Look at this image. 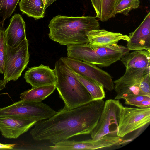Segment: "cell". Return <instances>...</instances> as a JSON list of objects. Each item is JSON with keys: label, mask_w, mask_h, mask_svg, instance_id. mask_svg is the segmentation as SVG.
<instances>
[{"label": "cell", "mask_w": 150, "mask_h": 150, "mask_svg": "<svg viewBox=\"0 0 150 150\" xmlns=\"http://www.w3.org/2000/svg\"><path fill=\"white\" fill-rule=\"evenodd\" d=\"M104 103L102 99L71 110L64 107L51 118L37 122L30 134L35 140H47L53 144L89 134L97 124Z\"/></svg>", "instance_id": "cell-1"}, {"label": "cell", "mask_w": 150, "mask_h": 150, "mask_svg": "<svg viewBox=\"0 0 150 150\" xmlns=\"http://www.w3.org/2000/svg\"><path fill=\"white\" fill-rule=\"evenodd\" d=\"M48 27L50 39L67 46L88 43L86 33L100 29V24L94 17L59 15L50 21Z\"/></svg>", "instance_id": "cell-2"}, {"label": "cell", "mask_w": 150, "mask_h": 150, "mask_svg": "<svg viewBox=\"0 0 150 150\" xmlns=\"http://www.w3.org/2000/svg\"><path fill=\"white\" fill-rule=\"evenodd\" d=\"M56 88L63 100L64 108L71 110L92 101L91 96L75 73L60 58L55 62Z\"/></svg>", "instance_id": "cell-3"}, {"label": "cell", "mask_w": 150, "mask_h": 150, "mask_svg": "<svg viewBox=\"0 0 150 150\" xmlns=\"http://www.w3.org/2000/svg\"><path fill=\"white\" fill-rule=\"evenodd\" d=\"M67 57L100 67L110 66L120 60L129 49L118 44L109 46H92L88 43L67 46Z\"/></svg>", "instance_id": "cell-4"}, {"label": "cell", "mask_w": 150, "mask_h": 150, "mask_svg": "<svg viewBox=\"0 0 150 150\" xmlns=\"http://www.w3.org/2000/svg\"><path fill=\"white\" fill-rule=\"evenodd\" d=\"M150 67L126 69L124 74L114 81L116 93L114 99H125L137 95L150 97Z\"/></svg>", "instance_id": "cell-5"}, {"label": "cell", "mask_w": 150, "mask_h": 150, "mask_svg": "<svg viewBox=\"0 0 150 150\" xmlns=\"http://www.w3.org/2000/svg\"><path fill=\"white\" fill-rule=\"evenodd\" d=\"M57 112L42 101L21 100L8 106L0 108V117H16L37 122L49 119Z\"/></svg>", "instance_id": "cell-6"}, {"label": "cell", "mask_w": 150, "mask_h": 150, "mask_svg": "<svg viewBox=\"0 0 150 150\" xmlns=\"http://www.w3.org/2000/svg\"><path fill=\"white\" fill-rule=\"evenodd\" d=\"M28 46L26 38L14 47L5 43L3 80L6 83L17 80L26 67L30 57Z\"/></svg>", "instance_id": "cell-7"}, {"label": "cell", "mask_w": 150, "mask_h": 150, "mask_svg": "<svg viewBox=\"0 0 150 150\" xmlns=\"http://www.w3.org/2000/svg\"><path fill=\"white\" fill-rule=\"evenodd\" d=\"M123 107L118 100L105 101L97 124L90 133L92 139L97 140L105 136H117L120 115Z\"/></svg>", "instance_id": "cell-8"}, {"label": "cell", "mask_w": 150, "mask_h": 150, "mask_svg": "<svg viewBox=\"0 0 150 150\" xmlns=\"http://www.w3.org/2000/svg\"><path fill=\"white\" fill-rule=\"evenodd\" d=\"M150 122V108L123 107L120 115L117 136L122 138L143 128Z\"/></svg>", "instance_id": "cell-9"}, {"label": "cell", "mask_w": 150, "mask_h": 150, "mask_svg": "<svg viewBox=\"0 0 150 150\" xmlns=\"http://www.w3.org/2000/svg\"><path fill=\"white\" fill-rule=\"evenodd\" d=\"M60 58L75 73L97 82L107 90L111 91L114 89L110 75L96 65L68 57Z\"/></svg>", "instance_id": "cell-10"}, {"label": "cell", "mask_w": 150, "mask_h": 150, "mask_svg": "<svg viewBox=\"0 0 150 150\" xmlns=\"http://www.w3.org/2000/svg\"><path fill=\"white\" fill-rule=\"evenodd\" d=\"M36 122L16 117H0V131L5 138L17 139L27 132Z\"/></svg>", "instance_id": "cell-11"}, {"label": "cell", "mask_w": 150, "mask_h": 150, "mask_svg": "<svg viewBox=\"0 0 150 150\" xmlns=\"http://www.w3.org/2000/svg\"><path fill=\"white\" fill-rule=\"evenodd\" d=\"M24 78L32 88L55 86L57 81L54 69L43 64L28 68L25 72Z\"/></svg>", "instance_id": "cell-12"}, {"label": "cell", "mask_w": 150, "mask_h": 150, "mask_svg": "<svg viewBox=\"0 0 150 150\" xmlns=\"http://www.w3.org/2000/svg\"><path fill=\"white\" fill-rule=\"evenodd\" d=\"M127 47L129 50H150V12L139 26L128 36Z\"/></svg>", "instance_id": "cell-13"}, {"label": "cell", "mask_w": 150, "mask_h": 150, "mask_svg": "<svg viewBox=\"0 0 150 150\" xmlns=\"http://www.w3.org/2000/svg\"><path fill=\"white\" fill-rule=\"evenodd\" d=\"M88 43L92 46H109L118 44L120 40L128 41V36L104 29L92 30L87 32Z\"/></svg>", "instance_id": "cell-14"}, {"label": "cell", "mask_w": 150, "mask_h": 150, "mask_svg": "<svg viewBox=\"0 0 150 150\" xmlns=\"http://www.w3.org/2000/svg\"><path fill=\"white\" fill-rule=\"evenodd\" d=\"M6 44L12 47L18 46L26 38L25 24L21 16L15 14L10 20L9 24L4 31Z\"/></svg>", "instance_id": "cell-15"}, {"label": "cell", "mask_w": 150, "mask_h": 150, "mask_svg": "<svg viewBox=\"0 0 150 150\" xmlns=\"http://www.w3.org/2000/svg\"><path fill=\"white\" fill-rule=\"evenodd\" d=\"M126 69H141L150 66V50H134L120 60Z\"/></svg>", "instance_id": "cell-16"}, {"label": "cell", "mask_w": 150, "mask_h": 150, "mask_svg": "<svg viewBox=\"0 0 150 150\" xmlns=\"http://www.w3.org/2000/svg\"><path fill=\"white\" fill-rule=\"evenodd\" d=\"M21 11L35 20L43 18L45 10L42 0H21L19 3Z\"/></svg>", "instance_id": "cell-17"}, {"label": "cell", "mask_w": 150, "mask_h": 150, "mask_svg": "<svg viewBox=\"0 0 150 150\" xmlns=\"http://www.w3.org/2000/svg\"><path fill=\"white\" fill-rule=\"evenodd\" d=\"M56 88L55 86L49 85L32 88L21 93L20 98L34 102H41L51 94Z\"/></svg>", "instance_id": "cell-18"}, {"label": "cell", "mask_w": 150, "mask_h": 150, "mask_svg": "<svg viewBox=\"0 0 150 150\" xmlns=\"http://www.w3.org/2000/svg\"><path fill=\"white\" fill-rule=\"evenodd\" d=\"M75 74L89 93L92 100H102L105 97L104 88L101 85L91 79Z\"/></svg>", "instance_id": "cell-19"}, {"label": "cell", "mask_w": 150, "mask_h": 150, "mask_svg": "<svg viewBox=\"0 0 150 150\" xmlns=\"http://www.w3.org/2000/svg\"><path fill=\"white\" fill-rule=\"evenodd\" d=\"M19 0H0V29L4 30L6 19L15 11Z\"/></svg>", "instance_id": "cell-20"}, {"label": "cell", "mask_w": 150, "mask_h": 150, "mask_svg": "<svg viewBox=\"0 0 150 150\" xmlns=\"http://www.w3.org/2000/svg\"><path fill=\"white\" fill-rule=\"evenodd\" d=\"M140 3L139 0H117L114 8V15L121 13L127 16L130 11L139 7Z\"/></svg>", "instance_id": "cell-21"}, {"label": "cell", "mask_w": 150, "mask_h": 150, "mask_svg": "<svg viewBox=\"0 0 150 150\" xmlns=\"http://www.w3.org/2000/svg\"><path fill=\"white\" fill-rule=\"evenodd\" d=\"M116 0H101V12L99 18L101 21H106L109 19L115 16L114 8Z\"/></svg>", "instance_id": "cell-22"}, {"label": "cell", "mask_w": 150, "mask_h": 150, "mask_svg": "<svg viewBox=\"0 0 150 150\" xmlns=\"http://www.w3.org/2000/svg\"><path fill=\"white\" fill-rule=\"evenodd\" d=\"M5 43L4 30L0 29V74L4 73Z\"/></svg>", "instance_id": "cell-23"}, {"label": "cell", "mask_w": 150, "mask_h": 150, "mask_svg": "<svg viewBox=\"0 0 150 150\" xmlns=\"http://www.w3.org/2000/svg\"><path fill=\"white\" fill-rule=\"evenodd\" d=\"M150 100V97L144 95H137L125 99V103L127 105H132L144 100Z\"/></svg>", "instance_id": "cell-24"}, {"label": "cell", "mask_w": 150, "mask_h": 150, "mask_svg": "<svg viewBox=\"0 0 150 150\" xmlns=\"http://www.w3.org/2000/svg\"><path fill=\"white\" fill-rule=\"evenodd\" d=\"M102 0H91L92 4L96 13L95 18L100 17Z\"/></svg>", "instance_id": "cell-25"}, {"label": "cell", "mask_w": 150, "mask_h": 150, "mask_svg": "<svg viewBox=\"0 0 150 150\" xmlns=\"http://www.w3.org/2000/svg\"><path fill=\"white\" fill-rule=\"evenodd\" d=\"M132 105L140 108H150V100H144L139 102L133 103Z\"/></svg>", "instance_id": "cell-26"}, {"label": "cell", "mask_w": 150, "mask_h": 150, "mask_svg": "<svg viewBox=\"0 0 150 150\" xmlns=\"http://www.w3.org/2000/svg\"><path fill=\"white\" fill-rule=\"evenodd\" d=\"M15 145L14 144H6L0 143V149H12Z\"/></svg>", "instance_id": "cell-27"}, {"label": "cell", "mask_w": 150, "mask_h": 150, "mask_svg": "<svg viewBox=\"0 0 150 150\" xmlns=\"http://www.w3.org/2000/svg\"><path fill=\"white\" fill-rule=\"evenodd\" d=\"M44 5V10L56 0H42Z\"/></svg>", "instance_id": "cell-28"}]
</instances>
